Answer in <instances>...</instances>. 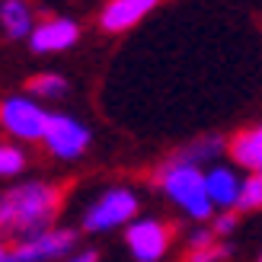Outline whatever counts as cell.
Masks as SVG:
<instances>
[{
    "label": "cell",
    "mask_w": 262,
    "mask_h": 262,
    "mask_svg": "<svg viewBox=\"0 0 262 262\" xmlns=\"http://www.w3.org/2000/svg\"><path fill=\"white\" fill-rule=\"evenodd\" d=\"M61 202H64L61 186L45 179H26L4 189L0 192V240L16 243L55 227Z\"/></svg>",
    "instance_id": "1"
},
{
    "label": "cell",
    "mask_w": 262,
    "mask_h": 262,
    "mask_svg": "<svg viewBox=\"0 0 262 262\" xmlns=\"http://www.w3.org/2000/svg\"><path fill=\"white\" fill-rule=\"evenodd\" d=\"M157 186H160V192L186 217H192L195 224H208V217L214 214V208H211V202H208V195H205L202 166H192L186 160L169 157V160L157 169Z\"/></svg>",
    "instance_id": "2"
},
{
    "label": "cell",
    "mask_w": 262,
    "mask_h": 262,
    "mask_svg": "<svg viewBox=\"0 0 262 262\" xmlns=\"http://www.w3.org/2000/svg\"><path fill=\"white\" fill-rule=\"evenodd\" d=\"M138 211H141V195L135 189L131 186H109L86 205L80 227L86 233H109V230L125 227L128 221H135Z\"/></svg>",
    "instance_id": "3"
},
{
    "label": "cell",
    "mask_w": 262,
    "mask_h": 262,
    "mask_svg": "<svg viewBox=\"0 0 262 262\" xmlns=\"http://www.w3.org/2000/svg\"><path fill=\"white\" fill-rule=\"evenodd\" d=\"M42 144L55 160H80L93 144V131L68 112H48Z\"/></svg>",
    "instance_id": "4"
},
{
    "label": "cell",
    "mask_w": 262,
    "mask_h": 262,
    "mask_svg": "<svg viewBox=\"0 0 262 262\" xmlns=\"http://www.w3.org/2000/svg\"><path fill=\"white\" fill-rule=\"evenodd\" d=\"M125 246L135 262H163L173 246V227L160 217H135L125 224Z\"/></svg>",
    "instance_id": "5"
},
{
    "label": "cell",
    "mask_w": 262,
    "mask_h": 262,
    "mask_svg": "<svg viewBox=\"0 0 262 262\" xmlns=\"http://www.w3.org/2000/svg\"><path fill=\"white\" fill-rule=\"evenodd\" d=\"M13 262H61L77 250V230L74 227H48L42 233H32L26 240L10 243Z\"/></svg>",
    "instance_id": "6"
},
{
    "label": "cell",
    "mask_w": 262,
    "mask_h": 262,
    "mask_svg": "<svg viewBox=\"0 0 262 262\" xmlns=\"http://www.w3.org/2000/svg\"><path fill=\"white\" fill-rule=\"evenodd\" d=\"M45 119H48V112L26 93L23 96H7L0 102V128L16 141H26V144L42 141Z\"/></svg>",
    "instance_id": "7"
},
{
    "label": "cell",
    "mask_w": 262,
    "mask_h": 262,
    "mask_svg": "<svg viewBox=\"0 0 262 262\" xmlns=\"http://www.w3.org/2000/svg\"><path fill=\"white\" fill-rule=\"evenodd\" d=\"M77 38H80V26L71 16H48V19L32 26L26 42H29V48L35 55H61V51L77 45Z\"/></svg>",
    "instance_id": "8"
},
{
    "label": "cell",
    "mask_w": 262,
    "mask_h": 262,
    "mask_svg": "<svg viewBox=\"0 0 262 262\" xmlns=\"http://www.w3.org/2000/svg\"><path fill=\"white\" fill-rule=\"evenodd\" d=\"M160 7V0H109L99 10V29L102 32H128Z\"/></svg>",
    "instance_id": "9"
},
{
    "label": "cell",
    "mask_w": 262,
    "mask_h": 262,
    "mask_svg": "<svg viewBox=\"0 0 262 262\" xmlns=\"http://www.w3.org/2000/svg\"><path fill=\"white\" fill-rule=\"evenodd\" d=\"M202 179H205V195L214 211H233V202H237V192H240L237 169L227 163H211L208 169H202Z\"/></svg>",
    "instance_id": "10"
},
{
    "label": "cell",
    "mask_w": 262,
    "mask_h": 262,
    "mask_svg": "<svg viewBox=\"0 0 262 262\" xmlns=\"http://www.w3.org/2000/svg\"><path fill=\"white\" fill-rule=\"evenodd\" d=\"M224 154H230L233 169H243V173H259L262 169V128L250 125V128H240L227 144H224Z\"/></svg>",
    "instance_id": "11"
},
{
    "label": "cell",
    "mask_w": 262,
    "mask_h": 262,
    "mask_svg": "<svg viewBox=\"0 0 262 262\" xmlns=\"http://www.w3.org/2000/svg\"><path fill=\"white\" fill-rule=\"evenodd\" d=\"M0 26H4L7 38H26L35 26V13L29 0H4L0 4Z\"/></svg>",
    "instance_id": "12"
},
{
    "label": "cell",
    "mask_w": 262,
    "mask_h": 262,
    "mask_svg": "<svg viewBox=\"0 0 262 262\" xmlns=\"http://www.w3.org/2000/svg\"><path fill=\"white\" fill-rule=\"evenodd\" d=\"M224 144H227V141L221 138V135H205V138L189 141L186 147H179L173 157H176V160L192 163V166H211V163L221 160V154H224Z\"/></svg>",
    "instance_id": "13"
},
{
    "label": "cell",
    "mask_w": 262,
    "mask_h": 262,
    "mask_svg": "<svg viewBox=\"0 0 262 262\" xmlns=\"http://www.w3.org/2000/svg\"><path fill=\"white\" fill-rule=\"evenodd\" d=\"M68 90H71V83H68V77L64 74H55V71H42V74H35L32 80H29V93L26 96H32V99H64L68 96Z\"/></svg>",
    "instance_id": "14"
},
{
    "label": "cell",
    "mask_w": 262,
    "mask_h": 262,
    "mask_svg": "<svg viewBox=\"0 0 262 262\" xmlns=\"http://www.w3.org/2000/svg\"><path fill=\"white\" fill-rule=\"evenodd\" d=\"M259 208H262V176L246 173V176H240V192H237V202H233V211L253 214Z\"/></svg>",
    "instance_id": "15"
},
{
    "label": "cell",
    "mask_w": 262,
    "mask_h": 262,
    "mask_svg": "<svg viewBox=\"0 0 262 262\" xmlns=\"http://www.w3.org/2000/svg\"><path fill=\"white\" fill-rule=\"evenodd\" d=\"M26 150L10 141H0V179H13L26 169Z\"/></svg>",
    "instance_id": "16"
},
{
    "label": "cell",
    "mask_w": 262,
    "mask_h": 262,
    "mask_svg": "<svg viewBox=\"0 0 262 262\" xmlns=\"http://www.w3.org/2000/svg\"><path fill=\"white\" fill-rule=\"evenodd\" d=\"M240 224V214L237 211H214L211 217H208V230L214 233V240H227L233 230H237Z\"/></svg>",
    "instance_id": "17"
},
{
    "label": "cell",
    "mask_w": 262,
    "mask_h": 262,
    "mask_svg": "<svg viewBox=\"0 0 262 262\" xmlns=\"http://www.w3.org/2000/svg\"><path fill=\"white\" fill-rule=\"evenodd\" d=\"M227 256H230V246H227V243H221V240H214L211 246H202V250H189L182 262H224Z\"/></svg>",
    "instance_id": "18"
},
{
    "label": "cell",
    "mask_w": 262,
    "mask_h": 262,
    "mask_svg": "<svg viewBox=\"0 0 262 262\" xmlns=\"http://www.w3.org/2000/svg\"><path fill=\"white\" fill-rule=\"evenodd\" d=\"M186 243H189V250H202V246H211L214 243V233L208 230V227H195L186 237Z\"/></svg>",
    "instance_id": "19"
},
{
    "label": "cell",
    "mask_w": 262,
    "mask_h": 262,
    "mask_svg": "<svg viewBox=\"0 0 262 262\" xmlns=\"http://www.w3.org/2000/svg\"><path fill=\"white\" fill-rule=\"evenodd\" d=\"M61 262H99V253L96 250H74L71 256H64Z\"/></svg>",
    "instance_id": "20"
},
{
    "label": "cell",
    "mask_w": 262,
    "mask_h": 262,
    "mask_svg": "<svg viewBox=\"0 0 262 262\" xmlns=\"http://www.w3.org/2000/svg\"><path fill=\"white\" fill-rule=\"evenodd\" d=\"M0 262H13V250L7 240H0Z\"/></svg>",
    "instance_id": "21"
}]
</instances>
